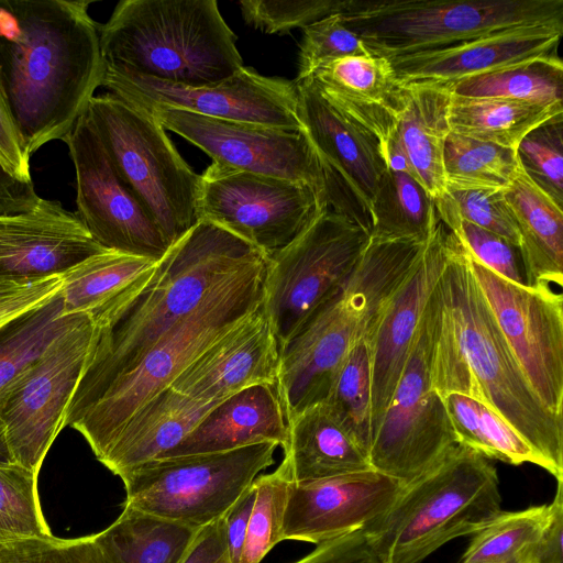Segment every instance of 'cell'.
<instances>
[{
  "instance_id": "1",
  "label": "cell",
  "mask_w": 563,
  "mask_h": 563,
  "mask_svg": "<svg viewBox=\"0 0 563 563\" xmlns=\"http://www.w3.org/2000/svg\"><path fill=\"white\" fill-rule=\"evenodd\" d=\"M430 303L432 387L442 398L457 393L490 407L563 481V416L549 410L530 386L452 231Z\"/></svg>"
},
{
  "instance_id": "2",
  "label": "cell",
  "mask_w": 563,
  "mask_h": 563,
  "mask_svg": "<svg viewBox=\"0 0 563 563\" xmlns=\"http://www.w3.org/2000/svg\"><path fill=\"white\" fill-rule=\"evenodd\" d=\"M86 0H0V74L31 156L65 142L102 85L100 25Z\"/></svg>"
},
{
  "instance_id": "3",
  "label": "cell",
  "mask_w": 563,
  "mask_h": 563,
  "mask_svg": "<svg viewBox=\"0 0 563 563\" xmlns=\"http://www.w3.org/2000/svg\"><path fill=\"white\" fill-rule=\"evenodd\" d=\"M262 255L266 254L246 241L200 220L169 246L136 298L110 323L95 325L81 376L67 407L89 399L135 365L218 283Z\"/></svg>"
},
{
  "instance_id": "4",
  "label": "cell",
  "mask_w": 563,
  "mask_h": 563,
  "mask_svg": "<svg viewBox=\"0 0 563 563\" xmlns=\"http://www.w3.org/2000/svg\"><path fill=\"white\" fill-rule=\"evenodd\" d=\"M424 244L369 239L351 273L279 351L276 388L286 420L327 399L349 352L373 332Z\"/></svg>"
},
{
  "instance_id": "5",
  "label": "cell",
  "mask_w": 563,
  "mask_h": 563,
  "mask_svg": "<svg viewBox=\"0 0 563 563\" xmlns=\"http://www.w3.org/2000/svg\"><path fill=\"white\" fill-rule=\"evenodd\" d=\"M267 258L262 255L222 279L135 365L89 399L67 407L64 427L78 431L100 461L126 422L147 401L262 306Z\"/></svg>"
},
{
  "instance_id": "6",
  "label": "cell",
  "mask_w": 563,
  "mask_h": 563,
  "mask_svg": "<svg viewBox=\"0 0 563 563\" xmlns=\"http://www.w3.org/2000/svg\"><path fill=\"white\" fill-rule=\"evenodd\" d=\"M235 42L214 0H123L100 26L104 64L191 86L240 70Z\"/></svg>"
},
{
  "instance_id": "7",
  "label": "cell",
  "mask_w": 563,
  "mask_h": 563,
  "mask_svg": "<svg viewBox=\"0 0 563 563\" xmlns=\"http://www.w3.org/2000/svg\"><path fill=\"white\" fill-rule=\"evenodd\" d=\"M496 467L456 444L406 485L389 509L364 529L382 563H419L450 540L474 534L501 510Z\"/></svg>"
},
{
  "instance_id": "8",
  "label": "cell",
  "mask_w": 563,
  "mask_h": 563,
  "mask_svg": "<svg viewBox=\"0 0 563 563\" xmlns=\"http://www.w3.org/2000/svg\"><path fill=\"white\" fill-rule=\"evenodd\" d=\"M338 13L373 55L390 59L509 27L563 24V0H341Z\"/></svg>"
},
{
  "instance_id": "9",
  "label": "cell",
  "mask_w": 563,
  "mask_h": 563,
  "mask_svg": "<svg viewBox=\"0 0 563 563\" xmlns=\"http://www.w3.org/2000/svg\"><path fill=\"white\" fill-rule=\"evenodd\" d=\"M86 114L121 178L168 244L177 242L200 221V175L146 110L107 92L90 100Z\"/></svg>"
},
{
  "instance_id": "10",
  "label": "cell",
  "mask_w": 563,
  "mask_h": 563,
  "mask_svg": "<svg viewBox=\"0 0 563 563\" xmlns=\"http://www.w3.org/2000/svg\"><path fill=\"white\" fill-rule=\"evenodd\" d=\"M277 446L265 441L228 452L148 461L121 478L124 507L200 529L224 517L274 464Z\"/></svg>"
},
{
  "instance_id": "11",
  "label": "cell",
  "mask_w": 563,
  "mask_h": 563,
  "mask_svg": "<svg viewBox=\"0 0 563 563\" xmlns=\"http://www.w3.org/2000/svg\"><path fill=\"white\" fill-rule=\"evenodd\" d=\"M369 232L324 208L289 244L268 256L263 307L279 351L357 264Z\"/></svg>"
},
{
  "instance_id": "12",
  "label": "cell",
  "mask_w": 563,
  "mask_h": 563,
  "mask_svg": "<svg viewBox=\"0 0 563 563\" xmlns=\"http://www.w3.org/2000/svg\"><path fill=\"white\" fill-rule=\"evenodd\" d=\"M93 333L95 323L85 316L56 336L0 393V433L9 463L38 474L64 428Z\"/></svg>"
},
{
  "instance_id": "13",
  "label": "cell",
  "mask_w": 563,
  "mask_h": 563,
  "mask_svg": "<svg viewBox=\"0 0 563 563\" xmlns=\"http://www.w3.org/2000/svg\"><path fill=\"white\" fill-rule=\"evenodd\" d=\"M432 309L427 302L417 339L373 437L371 467L405 486L457 444L446 407L431 383Z\"/></svg>"
},
{
  "instance_id": "14",
  "label": "cell",
  "mask_w": 563,
  "mask_h": 563,
  "mask_svg": "<svg viewBox=\"0 0 563 563\" xmlns=\"http://www.w3.org/2000/svg\"><path fill=\"white\" fill-rule=\"evenodd\" d=\"M329 208L310 185L212 163L200 175L199 214L267 256Z\"/></svg>"
},
{
  "instance_id": "15",
  "label": "cell",
  "mask_w": 563,
  "mask_h": 563,
  "mask_svg": "<svg viewBox=\"0 0 563 563\" xmlns=\"http://www.w3.org/2000/svg\"><path fill=\"white\" fill-rule=\"evenodd\" d=\"M101 86L144 110L174 108L214 119L303 130L295 80L266 77L250 67L217 82L191 86L104 64Z\"/></svg>"
},
{
  "instance_id": "16",
  "label": "cell",
  "mask_w": 563,
  "mask_h": 563,
  "mask_svg": "<svg viewBox=\"0 0 563 563\" xmlns=\"http://www.w3.org/2000/svg\"><path fill=\"white\" fill-rule=\"evenodd\" d=\"M466 255L472 273L530 386L549 410L563 416L562 294L548 284L529 286L511 283L486 268L467 252Z\"/></svg>"
},
{
  "instance_id": "17",
  "label": "cell",
  "mask_w": 563,
  "mask_h": 563,
  "mask_svg": "<svg viewBox=\"0 0 563 563\" xmlns=\"http://www.w3.org/2000/svg\"><path fill=\"white\" fill-rule=\"evenodd\" d=\"M76 173L79 221L104 250L159 261L169 244L117 172L86 112L65 140Z\"/></svg>"
},
{
  "instance_id": "18",
  "label": "cell",
  "mask_w": 563,
  "mask_h": 563,
  "mask_svg": "<svg viewBox=\"0 0 563 563\" xmlns=\"http://www.w3.org/2000/svg\"><path fill=\"white\" fill-rule=\"evenodd\" d=\"M295 82L299 119L322 165L327 206L369 232L372 202L389 168L383 147L336 110L310 78Z\"/></svg>"
},
{
  "instance_id": "19",
  "label": "cell",
  "mask_w": 563,
  "mask_h": 563,
  "mask_svg": "<svg viewBox=\"0 0 563 563\" xmlns=\"http://www.w3.org/2000/svg\"><path fill=\"white\" fill-rule=\"evenodd\" d=\"M146 111L213 163L310 185L325 202L322 165L303 130L214 119L174 108Z\"/></svg>"
},
{
  "instance_id": "20",
  "label": "cell",
  "mask_w": 563,
  "mask_h": 563,
  "mask_svg": "<svg viewBox=\"0 0 563 563\" xmlns=\"http://www.w3.org/2000/svg\"><path fill=\"white\" fill-rule=\"evenodd\" d=\"M405 487L373 468L290 483L283 540L314 544L364 530L383 516Z\"/></svg>"
},
{
  "instance_id": "21",
  "label": "cell",
  "mask_w": 563,
  "mask_h": 563,
  "mask_svg": "<svg viewBox=\"0 0 563 563\" xmlns=\"http://www.w3.org/2000/svg\"><path fill=\"white\" fill-rule=\"evenodd\" d=\"M449 233L438 217L418 263L390 298L371 333L372 440L409 358L427 302L442 273Z\"/></svg>"
},
{
  "instance_id": "22",
  "label": "cell",
  "mask_w": 563,
  "mask_h": 563,
  "mask_svg": "<svg viewBox=\"0 0 563 563\" xmlns=\"http://www.w3.org/2000/svg\"><path fill=\"white\" fill-rule=\"evenodd\" d=\"M103 250L58 201L40 198L27 212L0 214V278L62 275Z\"/></svg>"
},
{
  "instance_id": "23",
  "label": "cell",
  "mask_w": 563,
  "mask_h": 563,
  "mask_svg": "<svg viewBox=\"0 0 563 563\" xmlns=\"http://www.w3.org/2000/svg\"><path fill=\"white\" fill-rule=\"evenodd\" d=\"M562 33L563 24L522 25L388 60L402 84H452L556 54Z\"/></svg>"
},
{
  "instance_id": "24",
  "label": "cell",
  "mask_w": 563,
  "mask_h": 563,
  "mask_svg": "<svg viewBox=\"0 0 563 563\" xmlns=\"http://www.w3.org/2000/svg\"><path fill=\"white\" fill-rule=\"evenodd\" d=\"M279 347L262 306L196 358L168 388L219 404L255 385H276Z\"/></svg>"
},
{
  "instance_id": "25",
  "label": "cell",
  "mask_w": 563,
  "mask_h": 563,
  "mask_svg": "<svg viewBox=\"0 0 563 563\" xmlns=\"http://www.w3.org/2000/svg\"><path fill=\"white\" fill-rule=\"evenodd\" d=\"M308 78L336 110L379 141L387 159L405 87L389 60L346 56L320 65Z\"/></svg>"
},
{
  "instance_id": "26",
  "label": "cell",
  "mask_w": 563,
  "mask_h": 563,
  "mask_svg": "<svg viewBox=\"0 0 563 563\" xmlns=\"http://www.w3.org/2000/svg\"><path fill=\"white\" fill-rule=\"evenodd\" d=\"M404 85V109L387 150L388 167L409 174L437 199L445 192L443 151L451 132V92L441 82Z\"/></svg>"
},
{
  "instance_id": "27",
  "label": "cell",
  "mask_w": 563,
  "mask_h": 563,
  "mask_svg": "<svg viewBox=\"0 0 563 563\" xmlns=\"http://www.w3.org/2000/svg\"><path fill=\"white\" fill-rule=\"evenodd\" d=\"M265 441L282 448L288 441V424L276 385H255L221 401L179 444L158 459L228 452Z\"/></svg>"
},
{
  "instance_id": "28",
  "label": "cell",
  "mask_w": 563,
  "mask_h": 563,
  "mask_svg": "<svg viewBox=\"0 0 563 563\" xmlns=\"http://www.w3.org/2000/svg\"><path fill=\"white\" fill-rule=\"evenodd\" d=\"M158 261L103 250L62 274L65 314H87L96 327L114 320L141 292Z\"/></svg>"
},
{
  "instance_id": "29",
  "label": "cell",
  "mask_w": 563,
  "mask_h": 563,
  "mask_svg": "<svg viewBox=\"0 0 563 563\" xmlns=\"http://www.w3.org/2000/svg\"><path fill=\"white\" fill-rule=\"evenodd\" d=\"M217 405L166 388L126 422L99 462L122 478L179 444Z\"/></svg>"
},
{
  "instance_id": "30",
  "label": "cell",
  "mask_w": 563,
  "mask_h": 563,
  "mask_svg": "<svg viewBox=\"0 0 563 563\" xmlns=\"http://www.w3.org/2000/svg\"><path fill=\"white\" fill-rule=\"evenodd\" d=\"M504 198L519 232V253L527 285L561 287L563 208L528 176L520 164L504 189Z\"/></svg>"
},
{
  "instance_id": "31",
  "label": "cell",
  "mask_w": 563,
  "mask_h": 563,
  "mask_svg": "<svg viewBox=\"0 0 563 563\" xmlns=\"http://www.w3.org/2000/svg\"><path fill=\"white\" fill-rule=\"evenodd\" d=\"M283 448L291 481L303 483L371 470L368 456L335 419L325 402L289 420Z\"/></svg>"
},
{
  "instance_id": "32",
  "label": "cell",
  "mask_w": 563,
  "mask_h": 563,
  "mask_svg": "<svg viewBox=\"0 0 563 563\" xmlns=\"http://www.w3.org/2000/svg\"><path fill=\"white\" fill-rule=\"evenodd\" d=\"M198 530L123 507L96 538L109 563H183Z\"/></svg>"
},
{
  "instance_id": "33",
  "label": "cell",
  "mask_w": 563,
  "mask_h": 563,
  "mask_svg": "<svg viewBox=\"0 0 563 563\" xmlns=\"http://www.w3.org/2000/svg\"><path fill=\"white\" fill-rule=\"evenodd\" d=\"M561 114L563 104L451 93L448 119L453 133L516 151L528 133Z\"/></svg>"
},
{
  "instance_id": "34",
  "label": "cell",
  "mask_w": 563,
  "mask_h": 563,
  "mask_svg": "<svg viewBox=\"0 0 563 563\" xmlns=\"http://www.w3.org/2000/svg\"><path fill=\"white\" fill-rule=\"evenodd\" d=\"M369 238L424 243L438 222L434 199L409 174L388 168L373 202Z\"/></svg>"
},
{
  "instance_id": "35",
  "label": "cell",
  "mask_w": 563,
  "mask_h": 563,
  "mask_svg": "<svg viewBox=\"0 0 563 563\" xmlns=\"http://www.w3.org/2000/svg\"><path fill=\"white\" fill-rule=\"evenodd\" d=\"M443 400L457 444L488 460L511 465L532 463L551 473L545 460L490 407L457 393L445 395Z\"/></svg>"
},
{
  "instance_id": "36",
  "label": "cell",
  "mask_w": 563,
  "mask_h": 563,
  "mask_svg": "<svg viewBox=\"0 0 563 563\" xmlns=\"http://www.w3.org/2000/svg\"><path fill=\"white\" fill-rule=\"evenodd\" d=\"M62 287V286H60ZM87 314H65L60 289L0 328V393L60 333ZM0 461L8 462L0 433Z\"/></svg>"
},
{
  "instance_id": "37",
  "label": "cell",
  "mask_w": 563,
  "mask_h": 563,
  "mask_svg": "<svg viewBox=\"0 0 563 563\" xmlns=\"http://www.w3.org/2000/svg\"><path fill=\"white\" fill-rule=\"evenodd\" d=\"M454 96L563 104V63L552 54L522 65L445 84Z\"/></svg>"
},
{
  "instance_id": "38",
  "label": "cell",
  "mask_w": 563,
  "mask_h": 563,
  "mask_svg": "<svg viewBox=\"0 0 563 563\" xmlns=\"http://www.w3.org/2000/svg\"><path fill=\"white\" fill-rule=\"evenodd\" d=\"M549 514V505L501 511L473 534L460 563H531Z\"/></svg>"
},
{
  "instance_id": "39",
  "label": "cell",
  "mask_w": 563,
  "mask_h": 563,
  "mask_svg": "<svg viewBox=\"0 0 563 563\" xmlns=\"http://www.w3.org/2000/svg\"><path fill=\"white\" fill-rule=\"evenodd\" d=\"M518 164L515 150L450 132L443 151L445 189L504 190Z\"/></svg>"
},
{
  "instance_id": "40",
  "label": "cell",
  "mask_w": 563,
  "mask_h": 563,
  "mask_svg": "<svg viewBox=\"0 0 563 563\" xmlns=\"http://www.w3.org/2000/svg\"><path fill=\"white\" fill-rule=\"evenodd\" d=\"M372 346L371 334L361 339L345 357L323 401L335 419L368 456L371 432Z\"/></svg>"
},
{
  "instance_id": "41",
  "label": "cell",
  "mask_w": 563,
  "mask_h": 563,
  "mask_svg": "<svg viewBox=\"0 0 563 563\" xmlns=\"http://www.w3.org/2000/svg\"><path fill=\"white\" fill-rule=\"evenodd\" d=\"M291 476L285 461L268 474L258 475L253 485L252 507L240 563H261L283 541V526Z\"/></svg>"
},
{
  "instance_id": "42",
  "label": "cell",
  "mask_w": 563,
  "mask_h": 563,
  "mask_svg": "<svg viewBox=\"0 0 563 563\" xmlns=\"http://www.w3.org/2000/svg\"><path fill=\"white\" fill-rule=\"evenodd\" d=\"M37 475L0 461V534L5 539L53 536L40 506Z\"/></svg>"
},
{
  "instance_id": "43",
  "label": "cell",
  "mask_w": 563,
  "mask_h": 563,
  "mask_svg": "<svg viewBox=\"0 0 563 563\" xmlns=\"http://www.w3.org/2000/svg\"><path fill=\"white\" fill-rule=\"evenodd\" d=\"M434 206L439 217H454L473 223L503 236L519 250V232L504 190L446 188L434 199Z\"/></svg>"
},
{
  "instance_id": "44",
  "label": "cell",
  "mask_w": 563,
  "mask_h": 563,
  "mask_svg": "<svg viewBox=\"0 0 563 563\" xmlns=\"http://www.w3.org/2000/svg\"><path fill=\"white\" fill-rule=\"evenodd\" d=\"M516 152L528 176L562 207L563 114L528 133Z\"/></svg>"
},
{
  "instance_id": "45",
  "label": "cell",
  "mask_w": 563,
  "mask_h": 563,
  "mask_svg": "<svg viewBox=\"0 0 563 563\" xmlns=\"http://www.w3.org/2000/svg\"><path fill=\"white\" fill-rule=\"evenodd\" d=\"M346 56L375 55L345 25L340 13H332L302 29L295 80L308 78L320 65Z\"/></svg>"
},
{
  "instance_id": "46",
  "label": "cell",
  "mask_w": 563,
  "mask_h": 563,
  "mask_svg": "<svg viewBox=\"0 0 563 563\" xmlns=\"http://www.w3.org/2000/svg\"><path fill=\"white\" fill-rule=\"evenodd\" d=\"M0 563H109L96 534L59 539L15 538L0 541Z\"/></svg>"
},
{
  "instance_id": "47",
  "label": "cell",
  "mask_w": 563,
  "mask_h": 563,
  "mask_svg": "<svg viewBox=\"0 0 563 563\" xmlns=\"http://www.w3.org/2000/svg\"><path fill=\"white\" fill-rule=\"evenodd\" d=\"M439 219L455 234L473 258L511 283L527 285L519 250L509 241L454 217Z\"/></svg>"
},
{
  "instance_id": "48",
  "label": "cell",
  "mask_w": 563,
  "mask_h": 563,
  "mask_svg": "<svg viewBox=\"0 0 563 563\" xmlns=\"http://www.w3.org/2000/svg\"><path fill=\"white\" fill-rule=\"evenodd\" d=\"M341 0H242L244 21L265 33L305 27L339 11Z\"/></svg>"
},
{
  "instance_id": "49",
  "label": "cell",
  "mask_w": 563,
  "mask_h": 563,
  "mask_svg": "<svg viewBox=\"0 0 563 563\" xmlns=\"http://www.w3.org/2000/svg\"><path fill=\"white\" fill-rule=\"evenodd\" d=\"M0 165L13 178L33 184L30 155L13 118L0 74Z\"/></svg>"
},
{
  "instance_id": "50",
  "label": "cell",
  "mask_w": 563,
  "mask_h": 563,
  "mask_svg": "<svg viewBox=\"0 0 563 563\" xmlns=\"http://www.w3.org/2000/svg\"><path fill=\"white\" fill-rule=\"evenodd\" d=\"M294 563H382L369 545L364 530L317 544L308 555Z\"/></svg>"
},
{
  "instance_id": "51",
  "label": "cell",
  "mask_w": 563,
  "mask_h": 563,
  "mask_svg": "<svg viewBox=\"0 0 563 563\" xmlns=\"http://www.w3.org/2000/svg\"><path fill=\"white\" fill-rule=\"evenodd\" d=\"M549 507V520L536 543L531 563H563V481H558L556 494Z\"/></svg>"
},
{
  "instance_id": "52",
  "label": "cell",
  "mask_w": 563,
  "mask_h": 563,
  "mask_svg": "<svg viewBox=\"0 0 563 563\" xmlns=\"http://www.w3.org/2000/svg\"><path fill=\"white\" fill-rule=\"evenodd\" d=\"M183 563H231L223 517L198 530Z\"/></svg>"
},
{
  "instance_id": "53",
  "label": "cell",
  "mask_w": 563,
  "mask_h": 563,
  "mask_svg": "<svg viewBox=\"0 0 563 563\" xmlns=\"http://www.w3.org/2000/svg\"><path fill=\"white\" fill-rule=\"evenodd\" d=\"M254 499L255 487L252 483L223 517L225 540L231 563H240Z\"/></svg>"
},
{
  "instance_id": "54",
  "label": "cell",
  "mask_w": 563,
  "mask_h": 563,
  "mask_svg": "<svg viewBox=\"0 0 563 563\" xmlns=\"http://www.w3.org/2000/svg\"><path fill=\"white\" fill-rule=\"evenodd\" d=\"M41 197L33 184L11 177L0 165V214H18L32 210Z\"/></svg>"
},
{
  "instance_id": "55",
  "label": "cell",
  "mask_w": 563,
  "mask_h": 563,
  "mask_svg": "<svg viewBox=\"0 0 563 563\" xmlns=\"http://www.w3.org/2000/svg\"><path fill=\"white\" fill-rule=\"evenodd\" d=\"M46 278V277H44ZM44 278L20 280L0 278V306L8 303L34 289Z\"/></svg>"
},
{
  "instance_id": "56",
  "label": "cell",
  "mask_w": 563,
  "mask_h": 563,
  "mask_svg": "<svg viewBox=\"0 0 563 563\" xmlns=\"http://www.w3.org/2000/svg\"><path fill=\"white\" fill-rule=\"evenodd\" d=\"M2 540H5V538L0 534V541H2Z\"/></svg>"
}]
</instances>
